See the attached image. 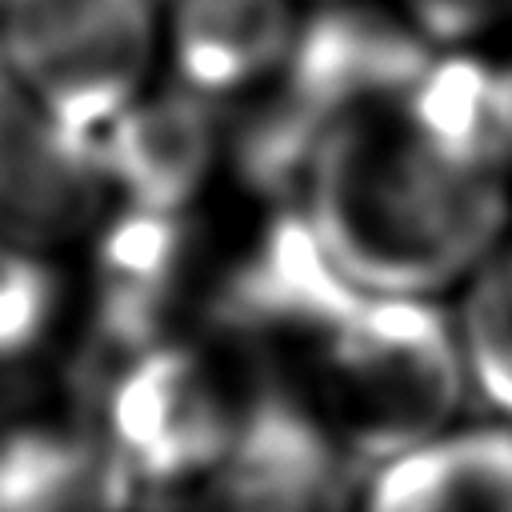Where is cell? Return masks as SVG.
<instances>
[{"label": "cell", "mask_w": 512, "mask_h": 512, "mask_svg": "<svg viewBox=\"0 0 512 512\" xmlns=\"http://www.w3.org/2000/svg\"><path fill=\"white\" fill-rule=\"evenodd\" d=\"M348 512H512V424H440L356 476Z\"/></svg>", "instance_id": "6da1fadb"}, {"label": "cell", "mask_w": 512, "mask_h": 512, "mask_svg": "<svg viewBox=\"0 0 512 512\" xmlns=\"http://www.w3.org/2000/svg\"><path fill=\"white\" fill-rule=\"evenodd\" d=\"M472 368L496 404L500 420L512 424V248L500 256L476 316H472Z\"/></svg>", "instance_id": "7a4b0ae2"}]
</instances>
